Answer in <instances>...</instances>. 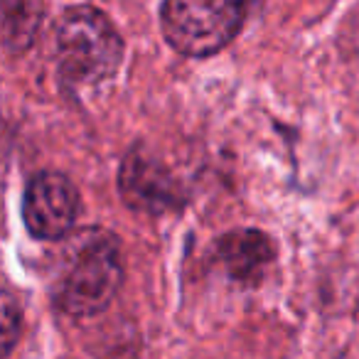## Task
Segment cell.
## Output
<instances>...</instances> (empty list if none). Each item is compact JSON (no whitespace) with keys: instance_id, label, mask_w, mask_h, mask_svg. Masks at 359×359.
Returning a JSON list of instances; mask_svg holds the SVG:
<instances>
[{"instance_id":"8","label":"cell","mask_w":359,"mask_h":359,"mask_svg":"<svg viewBox=\"0 0 359 359\" xmlns=\"http://www.w3.org/2000/svg\"><path fill=\"white\" fill-rule=\"evenodd\" d=\"M18 320L20 313L15 308V300L11 295H6V303H3V339H6V354L13 349L15 344V334H18Z\"/></svg>"},{"instance_id":"1","label":"cell","mask_w":359,"mask_h":359,"mask_svg":"<svg viewBox=\"0 0 359 359\" xmlns=\"http://www.w3.org/2000/svg\"><path fill=\"white\" fill-rule=\"evenodd\" d=\"M123 283V264L116 239L91 231L76 241L60 273L55 298L69 318H91L104 313Z\"/></svg>"},{"instance_id":"6","label":"cell","mask_w":359,"mask_h":359,"mask_svg":"<svg viewBox=\"0 0 359 359\" xmlns=\"http://www.w3.org/2000/svg\"><path fill=\"white\" fill-rule=\"evenodd\" d=\"M226 273L239 283H256L273 261V244L264 231L239 229L226 234L217 246Z\"/></svg>"},{"instance_id":"4","label":"cell","mask_w":359,"mask_h":359,"mask_svg":"<svg viewBox=\"0 0 359 359\" xmlns=\"http://www.w3.org/2000/svg\"><path fill=\"white\" fill-rule=\"evenodd\" d=\"M79 215V195L65 175L42 172L25 190L22 217L35 239L57 241L72 231Z\"/></svg>"},{"instance_id":"5","label":"cell","mask_w":359,"mask_h":359,"mask_svg":"<svg viewBox=\"0 0 359 359\" xmlns=\"http://www.w3.org/2000/svg\"><path fill=\"white\" fill-rule=\"evenodd\" d=\"M118 190L126 205L135 212L148 215H163V212L177 210L180 190L172 175L165 170L163 163L145 155L143 150H133L126 155L118 175Z\"/></svg>"},{"instance_id":"2","label":"cell","mask_w":359,"mask_h":359,"mask_svg":"<svg viewBox=\"0 0 359 359\" xmlns=\"http://www.w3.org/2000/svg\"><path fill=\"white\" fill-rule=\"evenodd\" d=\"M123 40L114 22L91 6H72L57 25V62L69 81L101 84L118 72Z\"/></svg>"},{"instance_id":"3","label":"cell","mask_w":359,"mask_h":359,"mask_svg":"<svg viewBox=\"0 0 359 359\" xmlns=\"http://www.w3.org/2000/svg\"><path fill=\"white\" fill-rule=\"evenodd\" d=\"M246 11L249 0H163L160 27L180 55L210 57L239 35Z\"/></svg>"},{"instance_id":"7","label":"cell","mask_w":359,"mask_h":359,"mask_svg":"<svg viewBox=\"0 0 359 359\" xmlns=\"http://www.w3.org/2000/svg\"><path fill=\"white\" fill-rule=\"evenodd\" d=\"M42 22V0H3V42L8 52L32 45Z\"/></svg>"}]
</instances>
